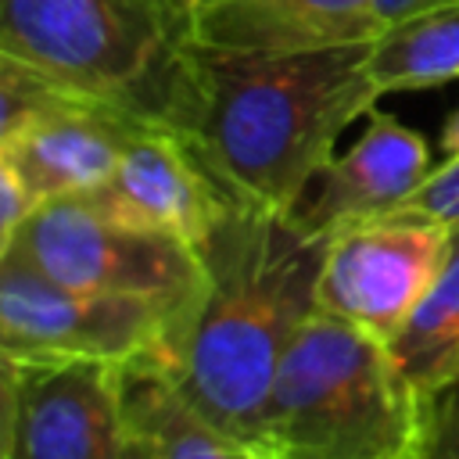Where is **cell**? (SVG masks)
I'll return each mask as SVG.
<instances>
[{
  "mask_svg": "<svg viewBox=\"0 0 459 459\" xmlns=\"http://www.w3.org/2000/svg\"><path fill=\"white\" fill-rule=\"evenodd\" d=\"M326 247L294 212L230 201L197 244L201 290L151 359L194 409L258 452L280 362L316 312Z\"/></svg>",
  "mask_w": 459,
  "mask_h": 459,
  "instance_id": "cell-1",
  "label": "cell"
},
{
  "mask_svg": "<svg viewBox=\"0 0 459 459\" xmlns=\"http://www.w3.org/2000/svg\"><path fill=\"white\" fill-rule=\"evenodd\" d=\"M369 43L305 54L201 47V82L179 140L240 204L298 212L337 136L380 100Z\"/></svg>",
  "mask_w": 459,
  "mask_h": 459,
  "instance_id": "cell-2",
  "label": "cell"
},
{
  "mask_svg": "<svg viewBox=\"0 0 459 459\" xmlns=\"http://www.w3.org/2000/svg\"><path fill=\"white\" fill-rule=\"evenodd\" d=\"M197 4L0 0V54L179 136L201 82Z\"/></svg>",
  "mask_w": 459,
  "mask_h": 459,
  "instance_id": "cell-3",
  "label": "cell"
},
{
  "mask_svg": "<svg viewBox=\"0 0 459 459\" xmlns=\"http://www.w3.org/2000/svg\"><path fill=\"white\" fill-rule=\"evenodd\" d=\"M423 394L387 344L312 312L273 380L262 423L265 459H412Z\"/></svg>",
  "mask_w": 459,
  "mask_h": 459,
  "instance_id": "cell-4",
  "label": "cell"
},
{
  "mask_svg": "<svg viewBox=\"0 0 459 459\" xmlns=\"http://www.w3.org/2000/svg\"><path fill=\"white\" fill-rule=\"evenodd\" d=\"M0 255H11L47 280L75 290L158 301L176 316V323L204 280L194 244L108 219L79 194L43 201Z\"/></svg>",
  "mask_w": 459,
  "mask_h": 459,
  "instance_id": "cell-5",
  "label": "cell"
},
{
  "mask_svg": "<svg viewBox=\"0 0 459 459\" xmlns=\"http://www.w3.org/2000/svg\"><path fill=\"white\" fill-rule=\"evenodd\" d=\"M176 316L147 298L93 294L47 280L0 255V355L4 359H158Z\"/></svg>",
  "mask_w": 459,
  "mask_h": 459,
  "instance_id": "cell-6",
  "label": "cell"
},
{
  "mask_svg": "<svg viewBox=\"0 0 459 459\" xmlns=\"http://www.w3.org/2000/svg\"><path fill=\"white\" fill-rule=\"evenodd\" d=\"M122 437L118 362L0 355V459H111Z\"/></svg>",
  "mask_w": 459,
  "mask_h": 459,
  "instance_id": "cell-7",
  "label": "cell"
},
{
  "mask_svg": "<svg viewBox=\"0 0 459 459\" xmlns=\"http://www.w3.org/2000/svg\"><path fill=\"white\" fill-rule=\"evenodd\" d=\"M448 237V226L412 219H373L330 237L316 312L391 344L434 283Z\"/></svg>",
  "mask_w": 459,
  "mask_h": 459,
  "instance_id": "cell-8",
  "label": "cell"
},
{
  "mask_svg": "<svg viewBox=\"0 0 459 459\" xmlns=\"http://www.w3.org/2000/svg\"><path fill=\"white\" fill-rule=\"evenodd\" d=\"M79 197L108 219L172 233L194 247L233 201L179 136L154 126H143L129 140L111 179Z\"/></svg>",
  "mask_w": 459,
  "mask_h": 459,
  "instance_id": "cell-9",
  "label": "cell"
},
{
  "mask_svg": "<svg viewBox=\"0 0 459 459\" xmlns=\"http://www.w3.org/2000/svg\"><path fill=\"white\" fill-rule=\"evenodd\" d=\"M366 118V133L351 151L333 154V161L316 176V194L294 212L316 237L330 240L351 226L391 215L430 172V151L416 129L377 108Z\"/></svg>",
  "mask_w": 459,
  "mask_h": 459,
  "instance_id": "cell-10",
  "label": "cell"
},
{
  "mask_svg": "<svg viewBox=\"0 0 459 459\" xmlns=\"http://www.w3.org/2000/svg\"><path fill=\"white\" fill-rule=\"evenodd\" d=\"M387 29L377 0H201L197 43L226 54H305L373 43Z\"/></svg>",
  "mask_w": 459,
  "mask_h": 459,
  "instance_id": "cell-11",
  "label": "cell"
},
{
  "mask_svg": "<svg viewBox=\"0 0 459 459\" xmlns=\"http://www.w3.org/2000/svg\"><path fill=\"white\" fill-rule=\"evenodd\" d=\"M143 122L118 108L79 100L65 111L39 118L11 140H0V158L14 165L25 186L43 201L72 197L100 186L118 169L129 140Z\"/></svg>",
  "mask_w": 459,
  "mask_h": 459,
  "instance_id": "cell-12",
  "label": "cell"
},
{
  "mask_svg": "<svg viewBox=\"0 0 459 459\" xmlns=\"http://www.w3.org/2000/svg\"><path fill=\"white\" fill-rule=\"evenodd\" d=\"M126 430H133L154 459H265L247 441L226 434L151 359L122 366Z\"/></svg>",
  "mask_w": 459,
  "mask_h": 459,
  "instance_id": "cell-13",
  "label": "cell"
},
{
  "mask_svg": "<svg viewBox=\"0 0 459 459\" xmlns=\"http://www.w3.org/2000/svg\"><path fill=\"white\" fill-rule=\"evenodd\" d=\"M387 351L423 398L459 380V226H452L434 283L394 333Z\"/></svg>",
  "mask_w": 459,
  "mask_h": 459,
  "instance_id": "cell-14",
  "label": "cell"
},
{
  "mask_svg": "<svg viewBox=\"0 0 459 459\" xmlns=\"http://www.w3.org/2000/svg\"><path fill=\"white\" fill-rule=\"evenodd\" d=\"M369 72L380 93L459 79V4L391 22L369 43Z\"/></svg>",
  "mask_w": 459,
  "mask_h": 459,
  "instance_id": "cell-15",
  "label": "cell"
},
{
  "mask_svg": "<svg viewBox=\"0 0 459 459\" xmlns=\"http://www.w3.org/2000/svg\"><path fill=\"white\" fill-rule=\"evenodd\" d=\"M79 100H90V97L68 90L65 82L50 79L47 72H39L11 54H0V140H11L22 129L36 126L39 118L65 111Z\"/></svg>",
  "mask_w": 459,
  "mask_h": 459,
  "instance_id": "cell-16",
  "label": "cell"
},
{
  "mask_svg": "<svg viewBox=\"0 0 459 459\" xmlns=\"http://www.w3.org/2000/svg\"><path fill=\"white\" fill-rule=\"evenodd\" d=\"M384 219H412L434 226H459V154H448L441 165L420 179V186Z\"/></svg>",
  "mask_w": 459,
  "mask_h": 459,
  "instance_id": "cell-17",
  "label": "cell"
},
{
  "mask_svg": "<svg viewBox=\"0 0 459 459\" xmlns=\"http://www.w3.org/2000/svg\"><path fill=\"white\" fill-rule=\"evenodd\" d=\"M412 459H459V380L423 402V430Z\"/></svg>",
  "mask_w": 459,
  "mask_h": 459,
  "instance_id": "cell-18",
  "label": "cell"
},
{
  "mask_svg": "<svg viewBox=\"0 0 459 459\" xmlns=\"http://www.w3.org/2000/svg\"><path fill=\"white\" fill-rule=\"evenodd\" d=\"M39 208V197L25 186V179L0 158V247L18 233V226Z\"/></svg>",
  "mask_w": 459,
  "mask_h": 459,
  "instance_id": "cell-19",
  "label": "cell"
},
{
  "mask_svg": "<svg viewBox=\"0 0 459 459\" xmlns=\"http://www.w3.org/2000/svg\"><path fill=\"white\" fill-rule=\"evenodd\" d=\"M448 4H459V0H377L384 22H398V18H409V14H420V11H434V7H448Z\"/></svg>",
  "mask_w": 459,
  "mask_h": 459,
  "instance_id": "cell-20",
  "label": "cell"
},
{
  "mask_svg": "<svg viewBox=\"0 0 459 459\" xmlns=\"http://www.w3.org/2000/svg\"><path fill=\"white\" fill-rule=\"evenodd\" d=\"M111 459H154L151 455V448L133 434V430H126V437H122V445L111 452Z\"/></svg>",
  "mask_w": 459,
  "mask_h": 459,
  "instance_id": "cell-21",
  "label": "cell"
},
{
  "mask_svg": "<svg viewBox=\"0 0 459 459\" xmlns=\"http://www.w3.org/2000/svg\"><path fill=\"white\" fill-rule=\"evenodd\" d=\"M441 147H445V154H459V108H455V111H452V118L445 122Z\"/></svg>",
  "mask_w": 459,
  "mask_h": 459,
  "instance_id": "cell-22",
  "label": "cell"
}]
</instances>
